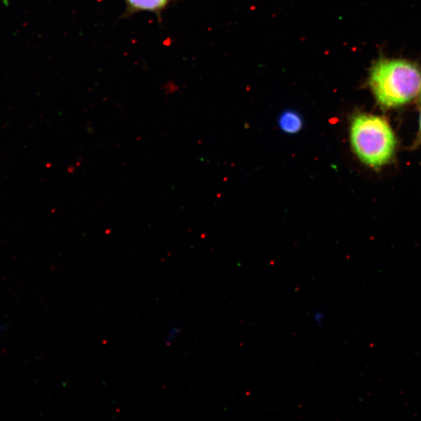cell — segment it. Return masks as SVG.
Here are the masks:
<instances>
[{
  "label": "cell",
  "mask_w": 421,
  "mask_h": 421,
  "mask_svg": "<svg viewBox=\"0 0 421 421\" xmlns=\"http://www.w3.org/2000/svg\"><path fill=\"white\" fill-rule=\"evenodd\" d=\"M350 140L361 161L374 169L383 166L391 160L396 146L395 134L388 122L374 115L354 116Z\"/></svg>",
  "instance_id": "7a4b0ae2"
},
{
  "label": "cell",
  "mask_w": 421,
  "mask_h": 421,
  "mask_svg": "<svg viewBox=\"0 0 421 421\" xmlns=\"http://www.w3.org/2000/svg\"><path fill=\"white\" fill-rule=\"evenodd\" d=\"M369 82L380 105L395 107L416 96L421 87V73L407 61L381 59L371 69Z\"/></svg>",
  "instance_id": "6da1fadb"
},
{
  "label": "cell",
  "mask_w": 421,
  "mask_h": 421,
  "mask_svg": "<svg viewBox=\"0 0 421 421\" xmlns=\"http://www.w3.org/2000/svg\"><path fill=\"white\" fill-rule=\"evenodd\" d=\"M278 124L286 134H296L303 128V119L297 112L289 109L280 115Z\"/></svg>",
  "instance_id": "3957f363"
},
{
  "label": "cell",
  "mask_w": 421,
  "mask_h": 421,
  "mask_svg": "<svg viewBox=\"0 0 421 421\" xmlns=\"http://www.w3.org/2000/svg\"><path fill=\"white\" fill-rule=\"evenodd\" d=\"M312 317H313V321L318 327H323L324 321H325V316H324V312L321 311V310H317V311L314 312Z\"/></svg>",
  "instance_id": "5b68a950"
},
{
  "label": "cell",
  "mask_w": 421,
  "mask_h": 421,
  "mask_svg": "<svg viewBox=\"0 0 421 421\" xmlns=\"http://www.w3.org/2000/svg\"><path fill=\"white\" fill-rule=\"evenodd\" d=\"M419 130H420V134H421V115H420V120H419Z\"/></svg>",
  "instance_id": "8992f818"
},
{
  "label": "cell",
  "mask_w": 421,
  "mask_h": 421,
  "mask_svg": "<svg viewBox=\"0 0 421 421\" xmlns=\"http://www.w3.org/2000/svg\"><path fill=\"white\" fill-rule=\"evenodd\" d=\"M131 12L159 13L173 0H125Z\"/></svg>",
  "instance_id": "277c9868"
}]
</instances>
